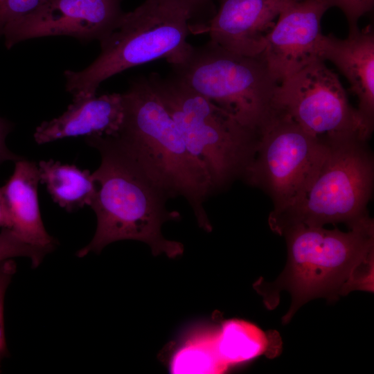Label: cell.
Here are the masks:
<instances>
[{
	"mask_svg": "<svg viewBox=\"0 0 374 374\" xmlns=\"http://www.w3.org/2000/svg\"><path fill=\"white\" fill-rule=\"evenodd\" d=\"M147 77L188 150L207 171L215 193L243 177L259 134L172 75L152 73Z\"/></svg>",
	"mask_w": 374,
	"mask_h": 374,
	"instance_id": "5b68a950",
	"label": "cell"
},
{
	"mask_svg": "<svg viewBox=\"0 0 374 374\" xmlns=\"http://www.w3.org/2000/svg\"><path fill=\"white\" fill-rule=\"evenodd\" d=\"M86 143L96 148L101 163L92 174L99 185L90 206L97 218L91 241L78 251L79 258L99 253L118 240L145 242L154 256L170 258L182 255V243L163 237L162 225L177 221L181 214L166 207L168 197L148 176L114 136H87Z\"/></svg>",
	"mask_w": 374,
	"mask_h": 374,
	"instance_id": "7a4b0ae2",
	"label": "cell"
},
{
	"mask_svg": "<svg viewBox=\"0 0 374 374\" xmlns=\"http://www.w3.org/2000/svg\"><path fill=\"white\" fill-rule=\"evenodd\" d=\"M330 9L332 7L339 8L345 15L348 28L358 27L361 17L371 11L374 0H321Z\"/></svg>",
	"mask_w": 374,
	"mask_h": 374,
	"instance_id": "7402d4cb",
	"label": "cell"
},
{
	"mask_svg": "<svg viewBox=\"0 0 374 374\" xmlns=\"http://www.w3.org/2000/svg\"><path fill=\"white\" fill-rule=\"evenodd\" d=\"M366 142L352 137L328 143L326 159L302 197L283 211L270 213L271 229L282 235L299 225L344 223L351 228L371 219L366 206L373 191L374 166Z\"/></svg>",
	"mask_w": 374,
	"mask_h": 374,
	"instance_id": "8992f818",
	"label": "cell"
},
{
	"mask_svg": "<svg viewBox=\"0 0 374 374\" xmlns=\"http://www.w3.org/2000/svg\"><path fill=\"white\" fill-rule=\"evenodd\" d=\"M40 181L35 162L21 159L1 188L11 220V229L24 242L54 249L57 241L46 231L39 211L37 188Z\"/></svg>",
	"mask_w": 374,
	"mask_h": 374,
	"instance_id": "9a60e30c",
	"label": "cell"
},
{
	"mask_svg": "<svg viewBox=\"0 0 374 374\" xmlns=\"http://www.w3.org/2000/svg\"><path fill=\"white\" fill-rule=\"evenodd\" d=\"M218 328L206 330L188 339L175 352L170 361L174 374H217L229 366L220 358L217 348Z\"/></svg>",
	"mask_w": 374,
	"mask_h": 374,
	"instance_id": "ac0fdd59",
	"label": "cell"
},
{
	"mask_svg": "<svg viewBox=\"0 0 374 374\" xmlns=\"http://www.w3.org/2000/svg\"><path fill=\"white\" fill-rule=\"evenodd\" d=\"M121 0H48L30 15L8 25L3 36L8 49L30 39L69 36L100 42L124 15Z\"/></svg>",
	"mask_w": 374,
	"mask_h": 374,
	"instance_id": "30bf717a",
	"label": "cell"
},
{
	"mask_svg": "<svg viewBox=\"0 0 374 374\" xmlns=\"http://www.w3.org/2000/svg\"><path fill=\"white\" fill-rule=\"evenodd\" d=\"M287 260L285 267L273 283L259 279L254 289L265 305L274 308L279 293L287 291L292 303L282 319L287 323L308 301L317 298L330 301L352 291H373L374 226L372 219L348 228L299 225L286 230Z\"/></svg>",
	"mask_w": 374,
	"mask_h": 374,
	"instance_id": "6da1fadb",
	"label": "cell"
},
{
	"mask_svg": "<svg viewBox=\"0 0 374 374\" xmlns=\"http://www.w3.org/2000/svg\"><path fill=\"white\" fill-rule=\"evenodd\" d=\"M48 0H0V37L10 24L30 15Z\"/></svg>",
	"mask_w": 374,
	"mask_h": 374,
	"instance_id": "ffe728a7",
	"label": "cell"
},
{
	"mask_svg": "<svg viewBox=\"0 0 374 374\" xmlns=\"http://www.w3.org/2000/svg\"><path fill=\"white\" fill-rule=\"evenodd\" d=\"M17 271V264L12 258L0 262V372L3 359L8 355L6 346L4 321L3 303L6 292Z\"/></svg>",
	"mask_w": 374,
	"mask_h": 374,
	"instance_id": "44dd1931",
	"label": "cell"
},
{
	"mask_svg": "<svg viewBox=\"0 0 374 374\" xmlns=\"http://www.w3.org/2000/svg\"><path fill=\"white\" fill-rule=\"evenodd\" d=\"M12 125L7 120L0 117V164L6 161H17L21 157L12 153L6 145V138L11 131Z\"/></svg>",
	"mask_w": 374,
	"mask_h": 374,
	"instance_id": "603a6c76",
	"label": "cell"
},
{
	"mask_svg": "<svg viewBox=\"0 0 374 374\" xmlns=\"http://www.w3.org/2000/svg\"><path fill=\"white\" fill-rule=\"evenodd\" d=\"M329 144L276 109L259 131L253 159L243 176L263 190L279 213L303 195L326 159Z\"/></svg>",
	"mask_w": 374,
	"mask_h": 374,
	"instance_id": "ba28073f",
	"label": "cell"
},
{
	"mask_svg": "<svg viewBox=\"0 0 374 374\" xmlns=\"http://www.w3.org/2000/svg\"><path fill=\"white\" fill-rule=\"evenodd\" d=\"M121 96L123 118L114 137L168 199L183 197L198 225L210 232L204 205L215 193L211 178L188 150L148 77L131 80Z\"/></svg>",
	"mask_w": 374,
	"mask_h": 374,
	"instance_id": "3957f363",
	"label": "cell"
},
{
	"mask_svg": "<svg viewBox=\"0 0 374 374\" xmlns=\"http://www.w3.org/2000/svg\"><path fill=\"white\" fill-rule=\"evenodd\" d=\"M40 182L46 184L53 200L68 212L91 206L98 188L88 170L53 159L39 163Z\"/></svg>",
	"mask_w": 374,
	"mask_h": 374,
	"instance_id": "2e32d148",
	"label": "cell"
},
{
	"mask_svg": "<svg viewBox=\"0 0 374 374\" xmlns=\"http://www.w3.org/2000/svg\"><path fill=\"white\" fill-rule=\"evenodd\" d=\"M274 105L324 143L352 137L368 139L357 109L323 60H314L280 82Z\"/></svg>",
	"mask_w": 374,
	"mask_h": 374,
	"instance_id": "9c48e42d",
	"label": "cell"
},
{
	"mask_svg": "<svg viewBox=\"0 0 374 374\" xmlns=\"http://www.w3.org/2000/svg\"><path fill=\"white\" fill-rule=\"evenodd\" d=\"M199 1H201L202 3H206V2H208L211 0H199Z\"/></svg>",
	"mask_w": 374,
	"mask_h": 374,
	"instance_id": "d4e9b609",
	"label": "cell"
},
{
	"mask_svg": "<svg viewBox=\"0 0 374 374\" xmlns=\"http://www.w3.org/2000/svg\"><path fill=\"white\" fill-rule=\"evenodd\" d=\"M0 227L11 229V220L0 188Z\"/></svg>",
	"mask_w": 374,
	"mask_h": 374,
	"instance_id": "cb8c5ba5",
	"label": "cell"
},
{
	"mask_svg": "<svg viewBox=\"0 0 374 374\" xmlns=\"http://www.w3.org/2000/svg\"><path fill=\"white\" fill-rule=\"evenodd\" d=\"M269 346L265 332L251 322L231 319L222 322L218 328L217 351L228 366L265 354Z\"/></svg>",
	"mask_w": 374,
	"mask_h": 374,
	"instance_id": "e0dca14e",
	"label": "cell"
},
{
	"mask_svg": "<svg viewBox=\"0 0 374 374\" xmlns=\"http://www.w3.org/2000/svg\"><path fill=\"white\" fill-rule=\"evenodd\" d=\"M321 60L332 62L346 77L357 96L356 109L368 139L374 127V32L371 25L349 29L340 39L323 35L319 51Z\"/></svg>",
	"mask_w": 374,
	"mask_h": 374,
	"instance_id": "4fadbf2b",
	"label": "cell"
},
{
	"mask_svg": "<svg viewBox=\"0 0 374 374\" xmlns=\"http://www.w3.org/2000/svg\"><path fill=\"white\" fill-rule=\"evenodd\" d=\"M203 3L199 0H145L125 12L119 24L101 40L100 53L85 69L66 70V91L73 97L96 95L107 78L130 68L164 58L182 62L192 48L187 37L190 21Z\"/></svg>",
	"mask_w": 374,
	"mask_h": 374,
	"instance_id": "277c9868",
	"label": "cell"
},
{
	"mask_svg": "<svg viewBox=\"0 0 374 374\" xmlns=\"http://www.w3.org/2000/svg\"><path fill=\"white\" fill-rule=\"evenodd\" d=\"M328 9L321 0H300L280 13L259 55L279 84L321 60V19Z\"/></svg>",
	"mask_w": 374,
	"mask_h": 374,
	"instance_id": "8fae6325",
	"label": "cell"
},
{
	"mask_svg": "<svg viewBox=\"0 0 374 374\" xmlns=\"http://www.w3.org/2000/svg\"><path fill=\"white\" fill-rule=\"evenodd\" d=\"M171 66V75L258 134L276 110L279 83L260 56L235 53L209 40L193 46L182 62Z\"/></svg>",
	"mask_w": 374,
	"mask_h": 374,
	"instance_id": "52a82bcc",
	"label": "cell"
},
{
	"mask_svg": "<svg viewBox=\"0 0 374 374\" xmlns=\"http://www.w3.org/2000/svg\"><path fill=\"white\" fill-rule=\"evenodd\" d=\"M216 14L200 30L222 48L247 56H259L280 13L300 0H218Z\"/></svg>",
	"mask_w": 374,
	"mask_h": 374,
	"instance_id": "7c38bea8",
	"label": "cell"
},
{
	"mask_svg": "<svg viewBox=\"0 0 374 374\" xmlns=\"http://www.w3.org/2000/svg\"><path fill=\"white\" fill-rule=\"evenodd\" d=\"M52 249L28 244L22 240L8 228L0 232V262L15 257L24 256L30 259L33 268L37 267L46 255Z\"/></svg>",
	"mask_w": 374,
	"mask_h": 374,
	"instance_id": "d6986e66",
	"label": "cell"
},
{
	"mask_svg": "<svg viewBox=\"0 0 374 374\" xmlns=\"http://www.w3.org/2000/svg\"><path fill=\"white\" fill-rule=\"evenodd\" d=\"M123 118L121 93L73 97L65 112L36 128L34 139L44 144L66 137L114 136Z\"/></svg>",
	"mask_w": 374,
	"mask_h": 374,
	"instance_id": "5bb4252c",
	"label": "cell"
}]
</instances>
